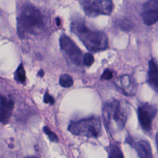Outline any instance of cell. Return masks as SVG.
Listing matches in <instances>:
<instances>
[{
  "label": "cell",
  "mask_w": 158,
  "mask_h": 158,
  "mask_svg": "<svg viewBox=\"0 0 158 158\" xmlns=\"http://www.w3.org/2000/svg\"><path fill=\"white\" fill-rule=\"evenodd\" d=\"M44 30L43 17L41 12L31 4H25L17 18V31L19 37L37 35Z\"/></svg>",
  "instance_id": "obj_1"
},
{
  "label": "cell",
  "mask_w": 158,
  "mask_h": 158,
  "mask_svg": "<svg viewBox=\"0 0 158 158\" xmlns=\"http://www.w3.org/2000/svg\"><path fill=\"white\" fill-rule=\"evenodd\" d=\"M71 31L89 51L99 52L108 47V39L104 32L90 30L80 20H74L71 23Z\"/></svg>",
  "instance_id": "obj_2"
},
{
  "label": "cell",
  "mask_w": 158,
  "mask_h": 158,
  "mask_svg": "<svg viewBox=\"0 0 158 158\" xmlns=\"http://www.w3.org/2000/svg\"><path fill=\"white\" fill-rule=\"evenodd\" d=\"M129 107L126 102L114 100L104 104L102 117L106 128L109 131L114 129L122 130L126 123Z\"/></svg>",
  "instance_id": "obj_3"
},
{
  "label": "cell",
  "mask_w": 158,
  "mask_h": 158,
  "mask_svg": "<svg viewBox=\"0 0 158 158\" xmlns=\"http://www.w3.org/2000/svg\"><path fill=\"white\" fill-rule=\"evenodd\" d=\"M101 128V120L96 117L72 121L68 127V130L73 135L94 138L100 135Z\"/></svg>",
  "instance_id": "obj_4"
},
{
  "label": "cell",
  "mask_w": 158,
  "mask_h": 158,
  "mask_svg": "<svg viewBox=\"0 0 158 158\" xmlns=\"http://www.w3.org/2000/svg\"><path fill=\"white\" fill-rule=\"evenodd\" d=\"M81 6L85 13L91 17L101 14L109 15L114 8L112 0H83Z\"/></svg>",
  "instance_id": "obj_5"
},
{
  "label": "cell",
  "mask_w": 158,
  "mask_h": 158,
  "mask_svg": "<svg viewBox=\"0 0 158 158\" xmlns=\"http://www.w3.org/2000/svg\"><path fill=\"white\" fill-rule=\"evenodd\" d=\"M59 44L61 50L73 64L77 65L81 64L83 60L82 52L69 37L65 35H61L59 38Z\"/></svg>",
  "instance_id": "obj_6"
},
{
  "label": "cell",
  "mask_w": 158,
  "mask_h": 158,
  "mask_svg": "<svg viewBox=\"0 0 158 158\" xmlns=\"http://www.w3.org/2000/svg\"><path fill=\"white\" fill-rule=\"evenodd\" d=\"M157 114V109L148 103L141 104L138 109V116L139 123L144 131L151 130L152 123Z\"/></svg>",
  "instance_id": "obj_7"
},
{
  "label": "cell",
  "mask_w": 158,
  "mask_h": 158,
  "mask_svg": "<svg viewBox=\"0 0 158 158\" xmlns=\"http://www.w3.org/2000/svg\"><path fill=\"white\" fill-rule=\"evenodd\" d=\"M14 107V102L10 98L0 96V122L3 124L9 122Z\"/></svg>",
  "instance_id": "obj_8"
},
{
  "label": "cell",
  "mask_w": 158,
  "mask_h": 158,
  "mask_svg": "<svg viewBox=\"0 0 158 158\" xmlns=\"http://www.w3.org/2000/svg\"><path fill=\"white\" fill-rule=\"evenodd\" d=\"M116 86L126 95H133L136 91V85L133 79L128 75L118 77L115 81Z\"/></svg>",
  "instance_id": "obj_9"
},
{
  "label": "cell",
  "mask_w": 158,
  "mask_h": 158,
  "mask_svg": "<svg viewBox=\"0 0 158 158\" xmlns=\"http://www.w3.org/2000/svg\"><path fill=\"white\" fill-rule=\"evenodd\" d=\"M148 82L150 86L158 93V67L153 59L149 61Z\"/></svg>",
  "instance_id": "obj_10"
},
{
  "label": "cell",
  "mask_w": 158,
  "mask_h": 158,
  "mask_svg": "<svg viewBox=\"0 0 158 158\" xmlns=\"http://www.w3.org/2000/svg\"><path fill=\"white\" fill-rule=\"evenodd\" d=\"M143 22L146 25H152L158 21V7H143L141 14Z\"/></svg>",
  "instance_id": "obj_11"
},
{
  "label": "cell",
  "mask_w": 158,
  "mask_h": 158,
  "mask_svg": "<svg viewBox=\"0 0 158 158\" xmlns=\"http://www.w3.org/2000/svg\"><path fill=\"white\" fill-rule=\"evenodd\" d=\"M131 145L135 147L139 158H152L151 146L146 140H140Z\"/></svg>",
  "instance_id": "obj_12"
},
{
  "label": "cell",
  "mask_w": 158,
  "mask_h": 158,
  "mask_svg": "<svg viewBox=\"0 0 158 158\" xmlns=\"http://www.w3.org/2000/svg\"><path fill=\"white\" fill-rule=\"evenodd\" d=\"M14 79L20 83L24 84L25 83L26 75L22 63H21L16 69L14 73Z\"/></svg>",
  "instance_id": "obj_13"
},
{
  "label": "cell",
  "mask_w": 158,
  "mask_h": 158,
  "mask_svg": "<svg viewBox=\"0 0 158 158\" xmlns=\"http://www.w3.org/2000/svg\"><path fill=\"white\" fill-rule=\"evenodd\" d=\"M59 84L64 88H70L73 85V80L69 75L64 74L60 77Z\"/></svg>",
  "instance_id": "obj_14"
},
{
  "label": "cell",
  "mask_w": 158,
  "mask_h": 158,
  "mask_svg": "<svg viewBox=\"0 0 158 158\" xmlns=\"http://www.w3.org/2000/svg\"><path fill=\"white\" fill-rule=\"evenodd\" d=\"M109 158H124V156L120 148L113 145L110 148Z\"/></svg>",
  "instance_id": "obj_15"
},
{
  "label": "cell",
  "mask_w": 158,
  "mask_h": 158,
  "mask_svg": "<svg viewBox=\"0 0 158 158\" xmlns=\"http://www.w3.org/2000/svg\"><path fill=\"white\" fill-rule=\"evenodd\" d=\"M43 129L44 133L48 136L49 139L51 141L55 142V143H57L58 142L59 139H58L57 135H56V133H54L53 131H52L51 130V129L48 126H44Z\"/></svg>",
  "instance_id": "obj_16"
},
{
  "label": "cell",
  "mask_w": 158,
  "mask_h": 158,
  "mask_svg": "<svg viewBox=\"0 0 158 158\" xmlns=\"http://www.w3.org/2000/svg\"><path fill=\"white\" fill-rule=\"evenodd\" d=\"M83 63L84 65H86V66H90L91 65L94 61V59L93 56L90 54V53H86L84 56L83 57Z\"/></svg>",
  "instance_id": "obj_17"
},
{
  "label": "cell",
  "mask_w": 158,
  "mask_h": 158,
  "mask_svg": "<svg viewBox=\"0 0 158 158\" xmlns=\"http://www.w3.org/2000/svg\"><path fill=\"white\" fill-rule=\"evenodd\" d=\"M112 77V72L109 69H106L101 76V79L102 80H108Z\"/></svg>",
  "instance_id": "obj_18"
},
{
  "label": "cell",
  "mask_w": 158,
  "mask_h": 158,
  "mask_svg": "<svg viewBox=\"0 0 158 158\" xmlns=\"http://www.w3.org/2000/svg\"><path fill=\"white\" fill-rule=\"evenodd\" d=\"M43 101L44 103L46 104H49L51 105H52L54 103V99L52 98V96L51 95H50L48 92H46L44 95V98H43Z\"/></svg>",
  "instance_id": "obj_19"
},
{
  "label": "cell",
  "mask_w": 158,
  "mask_h": 158,
  "mask_svg": "<svg viewBox=\"0 0 158 158\" xmlns=\"http://www.w3.org/2000/svg\"><path fill=\"white\" fill-rule=\"evenodd\" d=\"M157 6H158V0H149L147 2L144 4L143 7H154Z\"/></svg>",
  "instance_id": "obj_20"
},
{
  "label": "cell",
  "mask_w": 158,
  "mask_h": 158,
  "mask_svg": "<svg viewBox=\"0 0 158 158\" xmlns=\"http://www.w3.org/2000/svg\"><path fill=\"white\" fill-rule=\"evenodd\" d=\"M44 72L43 69L40 70L37 73V76L40 77H43L44 76Z\"/></svg>",
  "instance_id": "obj_21"
},
{
  "label": "cell",
  "mask_w": 158,
  "mask_h": 158,
  "mask_svg": "<svg viewBox=\"0 0 158 158\" xmlns=\"http://www.w3.org/2000/svg\"><path fill=\"white\" fill-rule=\"evenodd\" d=\"M156 143L157 148V149H158V132L157 133L156 136Z\"/></svg>",
  "instance_id": "obj_22"
},
{
  "label": "cell",
  "mask_w": 158,
  "mask_h": 158,
  "mask_svg": "<svg viewBox=\"0 0 158 158\" xmlns=\"http://www.w3.org/2000/svg\"><path fill=\"white\" fill-rule=\"evenodd\" d=\"M56 24L58 26H59L60 25V20L59 19H58V18L56 19Z\"/></svg>",
  "instance_id": "obj_23"
},
{
  "label": "cell",
  "mask_w": 158,
  "mask_h": 158,
  "mask_svg": "<svg viewBox=\"0 0 158 158\" xmlns=\"http://www.w3.org/2000/svg\"><path fill=\"white\" fill-rule=\"evenodd\" d=\"M25 158H38V157H36L35 156H28V157H26Z\"/></svg>",
  "instance_id": "obj_24"
}]
</instances>
